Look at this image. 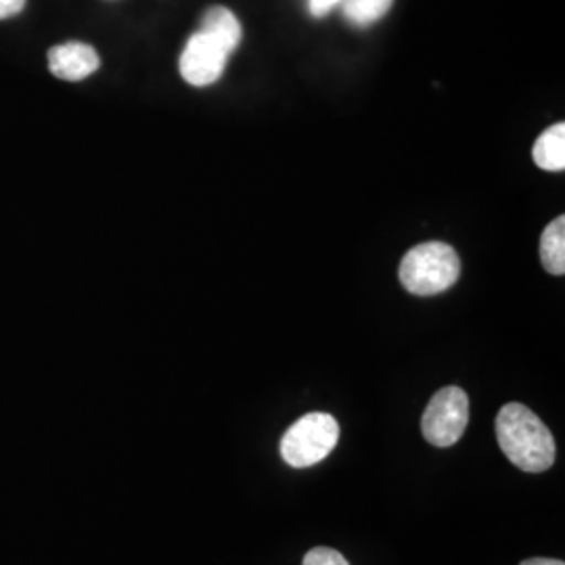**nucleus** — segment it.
Listing matches in <instances>:
<instances>
[{
	"instance_id": "nucleus-1",
	"label": "nucleus",
	"mask_w": 565,
	"mask_h": 565,
	"mask_svg": "<svg viewBox=\"0 0 565 565\" xmlns=\"http://www.w3.org/2000/svg\"><path fill=\"white\" fill-rule=\"evenodd\" d=\"M497 440L507 459L527 473H541L555 463L553 434L524 404H505L499 411Z\"/></svg>"
},
{
	"instance_id": "nucleus-2",
	"label": "nucleus",
	"mask_w": 565,
	"mask_h": 565,
	"mask_svg": "<svg viewBox=\"0 0 565 565\" xmlns=\"http://www.w3.org/2000/svg\"><path fill=\"white\" fill-rule=\"evenodd\" d=\"M398 275L408 294L436 296L457 282L461 260L448 243H419L404 256Z\"/></svg>"
},
{
	"instance_id": "nucleus-3",
	"label": "nucleus",
	"mask_w": 565,
	"mask_h": 565,
	"mask_svg": "<svg viewBox=\"0 0 565 565\" xmlns=\"http://www.w3.org/2000/svg\"><path fill=\"white\" fill-rule=\"evenodd\" d=\"M340 443V424L329 413H308L281 438L282 461L296 469L321 463Z\"/></svg>"
},
{
	"instance_id": "nucleus-4",
	"label": "nucleus",
	"mask_w": 565,
	"mask_h": 565,
	"mask_svg": "<svg viewBox=\"0 0 565 565\" xmlns=\"http://www.w3.org/2000/svg\"><path fill=\"white\" fill-rule=\"evenodd\" d=\"M469 424V398L457 385L443 387L425 408L422 431L429 445L448 448L457 445Z\"/></svg>"
},
{
	"instance_id": "nucleus-5",
	"label": "nucleus",
	"mask_w": 565,
	"mask_h": 565,
	"mask_svg": "<svg viewBox=\"0 0 565 565\" xmlns=\"http://www.w3.org/2000/svg\"><path fill=\"white\" fill-rule=\"evenodd\" d=\"M228 57L231 51L223 42L200 30L184 44L179 63L181 76L191 86H210L223 76Z\"/></svg>"
},
{
	"instance_id": "nucleus-6",
	"label": "nucleus",
	"mask_w": 565,
	"mask_h": 565,
	"mask_svg": "<svg viewBox=\"0 0 565 565\" xmlns=\"http://www.w3.org/2000/svg\"><path fill=\"white\" fill-rule=\"evenodd\" d=\"M102 65L97 51L84 42H65L49 51V70L55 78L81 82L93 76Z\"/></svg>"
},
{
	"instance_id": "nucleus-7",
	"label": "nucleus",
	"mask_w": 565,
	"mask_h": 565,
	"mask_svg": "<svg viewBox=\"0 0 565 565\" xmlns=\"http://www.w3.org/2000/svg\"><path fill=\"white\" fill-rule=\"evenodd\" d=\"M532 158L539 168L546 172H564L565 168V124H553L534 142Z\"/></svg>"
},
{
	"instance_id": "nucleus-8",
	"label": "nucleus",
	"mask_w": 565,
	"mask_h": 565,
	"mask_svg": "<svg viewBox=\"0 0 565 565\" xmlns=\"http://www.w3.org/2000/svg\"><path fill=\"white\" fill-rule=\"evenodd\" d=\"M202 32L223 42L224 46L233 53L242 42L243 30L239 20L226 7H212L205 11L202 20Z\"/></svg>"
},
{
	"instance_id": "nucleus-9",
	"label": "nucleus",
	"mask_w": 565,
	"mask_h": 565,
	"mask_svg": "<svg viewBox=\"0 0 565 565\" xmlns=\"http://www.w3.org/2000/svg\"><path fill=\"white\" fill-rule=\"evenodd\" d=\"M541 260L546 273L564 275L565 273V218L559 216L548 224L541 237Z\"/></svg>"
},
{
	"instance_id": "nucleus-10",
	"label": "nucleus",
	"mask_w": 565,
	"mask_h": 565,
	"mask_svg": "<svg viewBox=\"0 0 565 565\" xmlns=\"http://www.w3.org/2000/svg\"><path fill=\"white\" fill-rule=\"evenodd\" d=\"M394 0H342V11L345 20L352 25L366 28L375 21L382 20L385 13L390 11Z\"/></svg>"
},
{
	"instance_id": "nucleus-11",
	"label": "nucleus",
	"mask_w": 565,
	"mask_h": 565,
	"mask_svg": "<svg viewBox=\"0 0 565 565\" xmlns=\"http://www.w3.org/2000/svg\"><path fill=\"white\" fill-rule=\"evenodd\" d=\"M302 565H350L340 551L329 546H317L306 553Z\"/></svg>"
},
{
	"instance_id": "nucleus-12",
	"label": "nucleus",
	"mask_w": 565,
	"mask_h": 565,
	"mask_svg": "<svg viewBox=\"0 0 565 565\" xmlns=\"http://www.w3.org/2000/svg\"><path fill=\"white\" fill-rule=\"evenodd\" d=\"M340 4L342 0H308V11L312 18H324Z\"/></svg>"
},
{
	"instance_id": "nucleus-13",
	"label": "nucleus",
	"mask_w": 565,
	"mask_h": 565,
	"mask_svg": "<svg viewBox=\"0 0 565 565\" xmlns=\"http://www.w3.org/2000/svg\"><path fill=\"white\" fill-rule=\"evenodd\" d=\"M23 7H25V0H0V20L20 15Z\"/></svg>"
},
{
	"instance_id": "nucleus-14",
	"label": "nucleus",
	"mask_w": 565,
	"mask_h": 565,
	"mask_svg": "<svg viewBox=\"0 0 565 565\" xmlns=\"http://www.w3.org/2000/svg\"><path fill=\"white\" fill-rule=\"evenodd\" d=\"M520 565H565L564 562H559V559H545V557H536V559H527V562H522Z\"/></svg>"
}]
</instances>
